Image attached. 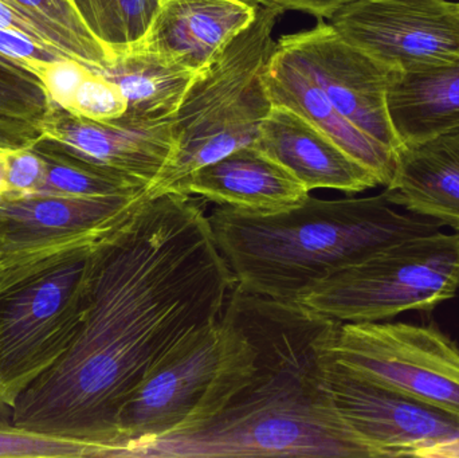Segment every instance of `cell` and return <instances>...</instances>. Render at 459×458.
I'll use <instances>...</instances> for the list:
<instances>
[{"label": "cell", "instance_id": "6da1fadb", "mask_svg": "<svg viewBox=\"0 0 459 458\" xmlns=\"http://www.w3.org/2000/svg\"><path fill=\"white\" fill-rule=\"evenodd\" d=\"M234 285L201 202L147 199L97 246L80 331L19 395L13 427L115 457L124 403L180 339L222 316Z\"/></svg>", "mask_w": 459, "mask_h": 458}, {"label": "cell", "instance_id": "7a4b0ae2", "mask_svg": "<svg viewBox=\"0 0 459 458\" xmlns=\"http://www.w3.org/2000/svg\"><path fill=\"white\" fill-rule=\"evenodd\" d=\"M222 314L253 359L206 421L132 458H377L342 419L326 382L342 323L235 285Z\"/></svg>", "mask_w": 459, "mask_h": 458}, {"label": "cell", "instance_id": "3957f363", "mask_svg": "<svg viewBox=\"0 0 459 458\" xmlns=\"http://www.w3.org/2000/svg\"><path fill=\"white\" fill-rule=\"evenodd\" d=\"M401 209L387 191L333 201L307 195L274 212L220 206L209 222L235 287L296 303L305 290L336 272L407 239L441 231L436 220Z\"/></svg>", "mask_w": 459, "mask_h": 458}, {"label": "cell", "instance_id": "277c9868", "mask_svg": "<svg viewBox=\"0 0 459 458\" xmlns=\"http://www.w3.org/2000/svg\"><path fill=\"white\" fill-rule=\"evenodd\" d=\"M281 7H259L253 23L196 77L172 120L174 150L147 188V198L179 194L191 175L229 153L255 145L273 108L267 65Z\"/></svg>", "mask_w": 459, "mask_h": 458}, {"label": "cell", "instance_id": "5b68a950", "mask_svg": "<svg viewBox=\"0 0 459 458\" xmlns=\"http://www.w3.org/2000/svg\"><path fill=\"white\" fill-rule=\"evenodd\" d=\"M99 245L0 271V402L13 408L74 341Z\"/></svg>", "mask_w": 459, "mask_h": 458}, {"label": "cell", "instance_id": "8992f818", "mask_svg": "<svg viewBox=\"0 0 459 458\" xmlns=\"http://www.w3.org/2000/svg\"><path fill=\"white\" fill-rule=\"evenodd\" d=\"M458 290L459 233L437 231L336 272L296 304L334 322H385L403 312L431 311Z\"/></svg>", "mask_w": 459, "mask_h": 458}, {"label": "cell", "instance_id": "52a82bcc", "mask_svg": "<svg viewBox=\"0 0 459 458\" xmlns=\"http://www.w3.org/2000/svg\"><path fill=\"white\" fill-rule=\"evenodd\" d=\"M239 341V331L222 315L171 347L124 403L115 457L132 458L144 446L187 427Z\"/></svg>", "mask_w": 459, "mask_h": 458}, {"label": "cell", "instance_id": "ba28073f", "mask_svg": "<svg viewBox=\"0 0 459 458\" xmlns=\"http://www.w3.org/2000/svg\"><path fill=\"white\" fill-rule=\"evenodd\" d=\"M334 363L459 417V349L441 331L407 323H342Z\"/></svg>", "mask_w": 459, "mask_h": 458}, {"label": "cell", "instance_id": "9c48e42d", "mask_svg": "<svg viewBox=\"0 0 459 458\" xmlns=\"http://www.w3.org/2000/svg\"><path fill=\"white\" fill-rule=\"evenodd\" d=\"M328 23L388 73H411L459 59L455 0H352Z\"/></svg>", "mask_w": 459, "mask_h": 458}, {"label": "cell", "instance_id": "30bf717a", "mask_svg": "<svg viewBox=\"0 0 459 458\" xmlns=\"http://www.w3.org/2000/svg\"><path fill=\"white\" fill-rule=\"evenodd\" d=\"M147 199V190L104 196H0V265L8 268L99 245Z\"/></svg>", "mask_w": 459, "mask_h": 458}, {"label": "cell", "instance_id": "8fae6325", "mask_svg": "<svg viewBox=\"0 0 459 458\" xmlns=\"http://www.w3.org/2000/svg\"><path fill=\"white\" fill-rule=\"evenodd\" d=\"M337 410L377 458L420 457L459 437V417L361 378L331 360L326 374Z\"/></svg>", "mask_w": 459, "mask_h": 458}, {"label": "cell", "instance_id": "7c38bea8", "mask_svg": "<svg viewBox=\"0 0 459 458\" xmlns=\"http://www.w3.org/2000/svg\"><path fill=\"white\" fill-rule=\"evenodd\" d=\"M323 89L333 107L394 153L402 147L388 112V72L321 21L277 40Z\"/></svg>", "mask_w": 459, "mask_h": 458}, {"label": "cell", "instance_id": "4fadbf2b", "mask_svg": "<svg viewBox=\"0 0 459 458\" xmlns=\"http://www.w3.org/2000/svg\"><path fill=\"white\" fill-rule=\"evenodd\" d=\"M38 125L56 150L137 187H150L174 150L172 120L97 121L51 104Z\"/></svg>", "mask_w": 459, "mask_h": 458}, {"label": "cell", "instance_id": "5bb4252c", "mask_svg": "<svg viewBox=\"0 0 459 458\" xmlns=\"http://www.w3.org/2000/svg\"><path fill=\"white\" fill-rule=\"evenodd\" d=\"M255 147L285 167L309 193L329 188L356 194L380 186L371 169L328 134L281 105H273L262 123Z\"/></svg>", "mask_w": 459, "mask_h": 458}, {"label": "cell", "instance_id": "9a60e30c", "mask_svg": "<svg viewBox=\"0 0 459 458\" xmlns=\"http://www.w3.org/2000/svg\"><path fill=\"white\" fill-rule=\"evenodd\" d=\"M258 8L243 0H163L142 46L199 75L253 23Z\"/></svg>", "mask_w": 459, "mask_h": 458}, {"label": "cell", "instance_id": "2e32d148", "mask_svg": "<svg viewBox=\"0 0 459 458\" xmlns=\"http://www.w3.org/2000/svg\"><path fill=\"white\" fill-rule=\"evenodd\" d=\"M264 81L273 105L288 108L317 126L348 155L371 169L380 186L390 185L395 174L396 153L348 121L329 101L323 89L278 42L267 65Z\"/></svg>", "mask_w": 459, "mask_h": 458}, {"label": "cell", "instance_id": "e0dca14e", "mask_svg": "<svg viewBox=\"0 0 459 458\" xmlns=\"http://www.w3.org/2000/svg\"><path fill=\"white\" fill-rule=\"evenodd\" d=\"M179 194L246 212H274L299 203L310 193L285 167L247 145L191 175Z\"/></svg>", "mask_w": 459, "mask_h": 458}, {"label": "cell", "instance_id": "ac0fdd59", "mask_svg": "<svg viewBox=\"0 0 459 458\" xmlns=\"http://www.w3.org/2000/svg\"><path fill=\"white\" fill-rule=\"evenodd\" d=\"M385 191L396 206L459 233V126L402 144Z\"/></svg>", "mask_w": 459, "mask_h": 458}, {"label": "cell", "instance_id": "d6986e66", "mask_svg": "<svg viewBox=\"0 0 459 458\" xmlns=\"http://www.w3.org/2000/svg\"><path fill=\"white\" fill-rule=\"evenodd\" d=\"M388 112L402 144L459 126V59L411 73H388Z\"/></svg>", "mask_w": 459, "mask_h": 458}, {"label": "cell", "instance_id": "ffe728a7", "mask_svg": "<svg viewBox=\"0 0 459 458\" xmlns=\"http://www.w3.org/2000/svg\"><path fill=\"white\" fill-rule=\"evenodd\" d=\"M102 74L126 99L124 115L139 120H174L198 74L139 45L116 56Z\"/></svg>", "mask_w": 459, "mask_h": 458}, {"label": "cell", "instance_id": "44dd1931", "mask_svg": "<svg viewBox=\"0 0 459 458\" xmlns=\"http://www.w3.org/2000/svg\"><path fill=\"white\" fill-rule=\"evenodd\" d=\"M29 22L43 42L97 72L112 62L69 0H0Z\"/></svg>", "mask_w": 459, "mask_h": 458}, {"label": "cell", "instance_id": "7402d4cb", "mask_svg": "<svg viewBox=\"0 0 459 458\" xmlns=\"http://www.w3.org/2000/svg\"><path fill=\"white\" fill-rule=\"evenodd\" d=\"M86 29L109 54L121 56L144 42L163 0H69Z\"/></svg>", "mask_w": 459, "mask_h": 458}, {"label": "cell", "instance_id": "603a6c76", "mask_svg": "<svg viewBox=\"0 0 459 458\" xmlns=\"http://www.w3.org/2000/svg\"><path fill=\"white\" fill-rule=\"evenodd\" d=\"M31 147L45 159L46 163L45 180L38 194L104 196L147 190L132 185L123 177L108 174L65 155L61 151L56 150L43 136H40Z\"/></svg>", "mask_w": 459, "mask_h": 458}, {"label": "cell", "instance_id": "cb8c5ba5", "mask_svg": "<svg viewBox=\"0 0 459 458\" xmlns=\"http://www.w3.org/2000/svg\"><path fill=\"white\" fill-rule=\"evenodd\" d=\"M50 107V99L34 74L0 67V117L39 124Z\"/></svg>", "mask_w": 459, "mask_h": 458}, {"label": "cell", "instance_id": "d4e9b609", "mask_svg": "<svg viewBox=\"0 0 459 458\" xmlns=\"http://www.w3.org/2000/svg\"><path fill=\"white\" fill-rule=\"evenodd\" d=\"M96 457L85 444L61 440L15 427H0V458Z\"/></svg>", "mask_w": 459, "mask_h": 458}, {"label": "cell", "instance_id": "484cf974", "mask_svg": "<svg viewBox=\"0 0 459 458\" xmlns=\"http://www.w3.org/2000/svg\"><path fill=\"white\" fill-rule=\"evenodd\" d=\"M67 112L91 120H113L126 112V99L113 81L101 72L91 70L75 91Z\"/></svg>", "mask_w": 459, "mask_h": 458}, {"label": "cell", "instance_id": "4316f807", "mask_svg": "<svg viewBox=\"0 0 459 458\" xmlns=\"http://www.w3.org/2000/svg\"><path fill=\"white\" fill-rule=\"evenodd\" d=\"M91 70L93 69L78 59L65 56L37 65L32 73L42 83L50 104L69 110L75 91Z\"/></svg>", "mask_w": 459, "mask_h": 458}, {"label": "cell", "instance_id": "83f0119b", "mask_svg": "<svg viewBox=\"0 0 459 458\" xmlns=\"http://www.w3.org/2000/svg\"><path fill=\"white\" fill-rule=\"evenodd\" d=\"M45 159L31 145L8 150L7 180L11 195L39 193L45 180Z\"/></svg>", "mask_w": 459, "mask_h": 458}, {"label": "cell", "instance_id": "f1b7e54d", "mask_svg": "<svg viewBox=\"0 0 459 458\" xmlns=\"http://www.w3.org/2000/svg\"><path fill=\"white\" fill-rule=\"evenodd\" d=\"M42 136L39 125L30 121L13 120L0 117V147L15 148L30 147Z\"/></svg>", "mask_w": 459, "mask_h": 458}, {"label": "cell", "instance_id": "f546056e", "mask_svg": "<svg viewBox=\"0 0 459 458\" xmlns=\"http://www.w3.org/2000/svg\"><path fill=\"white\" fill-rule=\"evenodd\" d=\"M352 0H277L278 7L283 11L294 10L317 16L328 21L342 5Z\"/></svg>", "mask_w": 459, "mask_h": 458}, {"label": "cell", "instance_id": "4dcf8cb0", "mask_svg": "<svg viewBox=\"0 0 459 458\" xmlns=\"http://www.w3.org/2000/svg\"><path fill=\"white\" fill-rule=\"evenodd\" d=\"M0 30H18V31L24 32V34L34 38L40 45L50 48L48 43L43 42L42 38L38 35L34 27H32L29 22L24 21L18 13H15L13 8L8 7V5L4 4L3 2H0ZM54 50H56V48H54Z\"/></svg>", "mask_w": 459, "mask_h": 458}, {"label": "cell", "instance_id": "1f68e13d", "mask_svg": "<svg viewBox=\"0 0 459 458\" xmlns=\"http://www.w3.org/2000/svg\"><path fill=\"white\" fill-rule=\"evenodd\" d=\"M420 458H459V437L423 452Z\"/></svg>", "mask_w": 459, "mask_h": 458}, {"label": "cell", "instance_id": "d6a6232c", "mask_svg": "<svg viewBox=\"0 0 459 458\" xmlns=\"http://www.w3.org/2000/svg\"><path fill=\"white\" fill-rule=\"evenodd\" d=\"M10 148L0 147V196L10 194L7 180V152Z\"/></svg>", "mask_w": 459, "mask_h": 458}, {"label": "cell", "instance_id": "836d02e7", "mask_svg": "<svg viewBox=\"0 0 459 458\" xmlns=\"http://www.w3.org/2000/svg\"><path fill=\"white\" fill-rule=\"evenodd\" d=\"M13 406L0 402V427H13Z\"/></svg>", "mask_w": 459, "mask_h": 458}, {"label": "cell", "instance_id": "e575fe53", "mask_svg": "<svg viewBox=\"0 0 459 458\" xmlns=\"http://www.w3.org/2000/svg\"><path fill=\"white\" fill-rule=\"evenodd\" d=\"M0 67H4V69L8 70H15V72L30 73V74H32L29 69H26V67L23 66V65L13 61V59L8 58V56H3V54H0Z\"/></svg>", "mask_w": 459, "mask_h": 458}, {"label": "cell", "instance_id": "d590c367", "mask_svg": "<svg viewBox=\"0 0 459 458\" xmlns=\"http://www.w3.org/2000/svg\"><path fill=\"white\" fill-rule=\"evenodd\" d=\"M254 7H278L277 0H243Z\"/></svg>", "mask_w": 459, "mask_h": 458}, {"label": "cell", "instance_id": "8d00e7d4", "mask_svg": "<svg viewBox=\"0 0 459 458\" xmlns=\"http://www.w3.org/2000/svg\"><path fill=\"white\" fill-rule=\"evenodd\" d=\"M0 271H2V265H0Z\"/></svg>", "mask_w": 459, "mask_h": 458}, {"label": "cell", "instance_id": "74e56055", "mask_svg": "<svg viewBox=\"0 0 459 458\" xmlns=\"http://www.w3.org/2000/svg\"><path fill=\"white\" fill-rule=\"evenodd\" d=\"M455 2H459V0H455Z\"/></svg>", "mask_w": 459, "mask_h": 458}, {"label": "cell", "instance_id": "f35d334b", "mask_svg": "<svg viewBox=\"0 0 459 458\" xmlns=\"http://www.w3.org/2000/svg\"><path fill=\"white\" fill-rule=\"evenodd\" d=\"M459 3V2H458Z\"/></svg>", "mask_w": 459, "mask_h": 458}]
</instances>
